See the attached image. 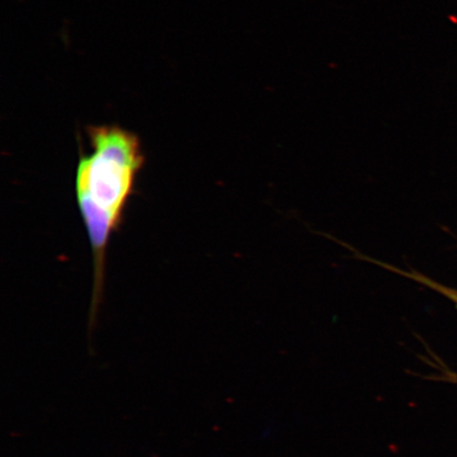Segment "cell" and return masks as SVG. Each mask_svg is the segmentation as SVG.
Segmentation results:
<instances>
[{"label":"cell","mask_w":457,"mask_h":457,"mask_svg":"<svg viewBox=\"0 0 457 457\" xmlns=\"http://www.w3.org/2000/svg\"><path fill=\"white\" fill-rule=\"evenodd\" d=\"M91 147L78 164L76 190L94 254V295L90 321H95L104 287L108 244L121 227L125 210L145 164L135 134L113 125L88 129Z\"/></svg>","instance_id":"cell-1"},{"label":"cell","mask_w":457,"mask_h":457,"mask_svg":"<svg viewBox=\"0 0 457 457\" xmlns=\"http://www.w3.org/2000/svg\"><path fill=\"white\" fill-rule=\"evenodd\" d=\"M336 243H338L345 247L346 249H350L353 253L350 256V259H355L358 261H363L367 262H370V264H374L384 268V270L390 271L392 273L399 274V276L407 278L409 279H412V281L419 283L422 286H426V287L430 288L434 291H436L439 295L445 296V298L453 301L457 307V290L454 288L448 287V286L443 285L436 281H434L431 278L426 276V274H422L420 271H417L412 267H409V271H405L400 270L395 266L387 264V262H381L376 259H371V257L367 254L360 253L358 250L355 248H352L350 245L338 241L336 239Z\"/></svg>","instance_id":"cell-2"}]
</instances>
